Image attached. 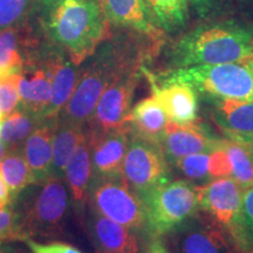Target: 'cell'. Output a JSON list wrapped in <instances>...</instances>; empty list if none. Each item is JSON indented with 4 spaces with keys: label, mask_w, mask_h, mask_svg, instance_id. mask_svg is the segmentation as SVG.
I'll return each instance as SVG.
<instances>
[{
    "label": "cell",
    "mask_w": 253,
    "mask_h": 253,
    "mask_svg": "<svg viewBox=\"0 0 253 253\" xmlns=\"http://www.w3.org/2000/svg\"><path fill=\"white\" fill-rule=\"evenodd\" d=\"M38 9L47 39L78 66L110 38V23L99 0H40Z\"/></svg>",
    "instance_id": "obj_1"
},
{
    "label": "cell",
    "mask_w": 253,
    "mask_h": 253,
    "mask_svg": "<svg viewBox=\"0 0 253 253\" xmlns=\"http://www.w3.org/2000/svg\"><path fill=\"white\" fill-rule=\"evenodd\" d=\"M145 54L137 43L128 39H107L90 56L74 93L58 119L87 126L104 89L123 69L142 63Z\"/></svg>",
    "instance_id": "obj_2"
},
{
    "label": "cell",
    "mask_w": 253,
    "mask_h": 253,
    "mask_svg": "<svg viewBox=\"0 0 253 253\" xmlns=\"http://www.w3.org/2000/svg\"><path fill=\"white\" fill-rule=\"evenodd\" d=\"M20 240L56 238L65 233L71 197L62 178L32 183L11 202Z\"/></svg>",
    "instance_id": "obj_3"
},
{
    "label": "cell",
    "mask_w": 253,
    "mask_h": 253,
    "mask_svg": "<svg viewBox=\"0 0 253 253\" xmlns=\"http://www.w3.org/2000/svg\"><path fill=\"white\" fill-rule=\"evenodd\" d=\"M253 60V33L238 26L216 25L185 34L172 47L175 68L248 62Z\"/></svg>",
    "instance_id": "obj_4"
},
{
    "label": "cell",
    "mask_w": 253,
    "mask_h": 253,
    "mask_svg": "<svg viewBox=\"0 0 253 253\" xmlns=\"http://www.w3.org/2000/svg\"><path fill=\"white\" fill-rule=\"evenodd\" d=\"M243 188L231 177L198 185V213L225 237L236 253L252 251L242 212Z\"/></svg>",
    "instance_id": "obj_5"
},
{
    "label": "cell",
    "mask_w": 253,
    "mask_h": 253,
    "mask_svg": "<svg viewBox=\"0 0 253 253\" xmlns=\"http://www.w3.org/2000/svg\"><path fill=\"white\" fill-rule=\"evenodd\" d=\"M155 79L189 84L196 91L209 94L214 99L253 102V60L176 68Z\"/></svg>",
    "instance_id": "obj_6"
},
{
    "label": "cell",
    "mask_w": 253,
    "mask_h": 253,
    "mask_svg": "<svg viewBox=\"0 0 253 253\" xmlns=\"http://www.w3.org/2000/svg\"><path fill=\"white\" fill-rule=\"evenodd\" d=\"M145 230L154 238L172 232L198 213V185L189 181H170L143 201Z\"/></svg>",
    "instance_id": "obj_7"
},
{
    "label": "cell",
    "mask_w": 253,
    "mask_h": 253,
    "mask_svg": "<svg viewBox=\"0 0 253 253\" xmlns=\"http://www.w3.org/2000/svg\"><path fill=\"white\" fill-rule=\"evenodd\" d=\"M122 175L141 201L171 178L169 162L161 145L134 134H130Z\"/></svg>",
    "instance_id": "obj_8"
},
{
    "label": "cell",
    "mask_w": 253,
    "mask_h": 253,
    "mask_svg": "<svg viewBox=\"0 0 253 253\" xmlns=\"http://www.w3.org/2000/svg\"><path fill=\"white\" fill-rule=\"evenodd\" d=\"M88 207L131 231L145 229L147 217L143 202L123 176L91 182Z\"/></svg>",
    "instance_id": "obj_9"
},
{
    "label": "cell",
    "mask_w": 253,
    "mask_h": 253,
    "mask_svg": "<svg viewBox=\"0 0 253 253\" xmlns=\"http://www.w3.org/2000/svg\"><path fill=\"white\" fill-rule=\"evenodd\" d=\"M141 72L142 63L129 66L104 89L87 123L91 134H104L126 126Z\"/></svg>",
    "instance_id": "obj_10"
},
{
    "label": "cell",
    "mask_w": 253,
    "mask_h": 253,
    "mask_svg": "<svg viewBox=\"0 0 253 253\" xmlns=\"http://www.w3.org/2000/svg\"><path fill=\"white\" fill-rule=\"evenodd\" d=\"M89 135L91 182L123 176V161L130 142L128 126L104 134L94 135L89 131Z\"/></svg>",
    "instance_id": "obj_11"
},
{
    "label": "cell",
    "mask_w": 253,
    "mask_h": 253,
    "mask_svg": "<svg viewBox=\"0 0 253 253\" xmlns=\"http://www.w3.org/2000/svg\"><path fill=\"white\" fill-rule=\"evenodd\" d=\"M219 142L220 138L209 134L202 125L169 122L160 145L170 164L188 155L211 153L219 147Z\"/></svg>",
    "instance_id": "obj_12"
},
{
    "label": "cell",
    "mask_w": 253,
    "mask_h": 253,
    "mask_svg": "<svg viewBox=\"0 0 253 253\" xmlns=\"http://www.w3.org/2000/svg\"><path fill=\"white\" fill-rule=\"evenodd\" d=\"M18 108L45 120V113L52 99V77L47 66L38 58L24 63L19 82Z\"/></svg>",
    "instance_id": "obj_13"
},
{
    "label": "cell",
    "mask_w": 253,
    "mask_h": 253,
    "mask_svg": "<svg viewBox=\"0 0 253 253\" xmlns=\"http://www.w3.org/2000/svg\"><path fill=\"white\" fill-rule=\"evenodd\" d=\"M142 71L149 78L151 96L158 101L170 122L185 125L196 122L198 118L197 93L191 86L179 82L158 81L149 72Z\"/></svg>",
    "instance_id": "obj_14"
},
{
    "label": "cell",
    "mask_w": 253,
    "mask_h": 253,
    "mask_svg": "<svg viewBox=\"0 0 253 253\" xmlns=\"http://www.w3.org/2000/svg\"><path fill=\"white\" fill-rule=\"evenodd\" d=\"M88 235L96 253H137L138 242L131 230L88 207L84 213Z\"/></svg>",
    "instance_id": "obj_15"
},
{
    "label": "cell",
    "mask_w": 253,
    "mask_h": 253,
    "mask_svg": "<svg viewBox=\"0 0 253 253\" xmlns=\"http://www.w3.org/2000/svg\"><path fill=\"white\" fill-rule=\"evenodd\" d=\"M101 7L110 24L129 28L160 45L163 31L151 20L143 0H99Z\"/></svg>",
    "instance_id": "obj_16"
},
{
    "label": "cell",
    "mask_w": 253,
    "mask_h": 253,
    "mask_svg": "<svg viewBox=\"0 0 253 253\" xmlns=\"http://www.w3.org/2000/svg\"><path fill=\"white\" fill-rule=\"evenodd\" d=\"M63 179L67 185L73 210L79 218H84L91 183L90 135L88 126L86 136L66 168Z\"/></svg>",
    "instance_id": "obj_17"
},
{
    "label": "cell",
    "mask_w": 253,
    "mask_h": 253,
    "mask_svg": "<svg viewBox=\"0 0 253 253\" xmlns=\"http://www.w3.org/2000/svg\"><path fill=\"white\" fill-rule=\"evenodd\" d=\"M190 220V219H189ZM186 220L176 231V253H224L229 248L225 237L217 227L211 225L201 214L197 213Z\"/></svg>",
    "instance_id": "obj_18"
},
{
    "label": "cell",
    "mask_w": 253,
    "mask_h": 253,
    "mask_svg": "<svg viewBox=\"0 0 253 253\" xmlns=\"http://www.w3.org/2000/svg\"><path fill=\"white\" fill-rule=\"evenodd\" d=\"M54 126L55 120L41 125L32 132L21 148L34 183H41L52 177Z\"/></svg>",
    "instance_id": "obj_19"
},
{
    "label": "cell",
    "mask_w": 253,
    "mask_h": 253,
    "mask_svg": "<svg viewBox=\"0 0 253 253\" xmlns=\"http://www.w3.org/2000/svg\"><path fill=\"white\" fill-rule=\"evenodd\" d=\"M170 120L154 96L147 97L131 108L126 126L130 134L161 143Z\"/></svg>",
    "instance_id": "obj_20"
},
{
    "label": "cell",
    "mask_w": 253,
    "mask_h": 253,
    "mask_svg": "<svg viewBox=\"0 0 253 253\" xmlns=\"http://www.w3.org/2000/svg\"><path fill=\"white\" fill-rule=\"evenodd\" d=\"M87 132V126L63 121L56 118L53 131V163L52 176L62 178L69 161L84 140Z\"/></svg>",
    "instance_id": "obj_21"
},
{
    "label": "cell",
    "mask_w": 253,
    "mask_h": 253,
    "mask_svg": "<svg viewBox=\"0 0 253 253\" xmlns=\"http://www.w3.org/2000/svg\"><path fill=\"white\" fill-rule=\"evenodd\" d=\"M213 120L221 132L253 134V102L217 99Z\"/></svg>",
    "instance_id": "obj_22"
},
{
    "label": "cell",
    "mask_w": 253,
    "mask_h": 253,
    "mask_svg": "<svg viewBox=\"0 0 253 253\" xmlns=\"http://www.w3.org/2000/svg\"><path fill=\"white\" fill-rule=\"evenodd\" d=\"M45 122L47 121H43L33 114L20 108L15 109L2 120L0 126V141L4 143L7 151L21 150L25 141L30 137L32 132Z\"/></svg>",
    "instance_id": "obj_23"
},
{
    "label": "cell",
    "mask_w": 253,
    "mask_h": 253,
    "mask_svg": "<svg viewBox=\"0 0 253 253\" xmlns=\"http://www.w3.org/2000/svg\"><path fill=\"white\" fill-rule=\"evenodd\" d=\"M151 20L162 31L182 27L188 18L189 0H143Z\"/></svg>",
    "instance_id": "obj_24"
},
{
    "label": "cell",
    "mask_w": 253,
    "mask_h": 253,
    "mask_svg": "<svg viewBox=\"0 0 253 253\" xmlns=\"http://www.w3.org/2000/svg\"><path fill=\"white\" fill-rule=\"evenodd\" d=\"M0 173L6 183L12 201L28 185L34 183L21 150H8L5 154L0 161Z\"/></svg>",
    "instance_id": "obj_25"
},
{
    "label": "cell",
    "mask_w": 253,
    "mask_h": 253,
    "mask_svg": "<svg viewBox=\"0 0 253 253\" xmlns=\"http://www.w3.org/2000/svg\"><path fill=\"white\" fill-rule=\"evenodd\" d=\"M220 147L229 156L231 178L238 183L243 190L253 186V164L245 148L227 137L220 138Z\"/></svg>",
    "instance_id": "obj_26"
},
{
    "label": "cell",
    "mask_w": 253,
    "mask_h": 253,
    "mask_svg": "<svg viewBox=\"0 0 253 253\" xmlns=\"http://www.w3.org/2000/svg\"><path fill=\"white\" fill-rule=\"evenodd\" d=\"M24 68L23 49L19 47L15 27L0 31V73L2 75L21 73Z\"/></svg>",
    "instance_id": "obj_27"
},
{
    "label": "cell",
    "mask_w": 253,
    "mask_h": 253,
    "mask_svg": "<svg viewBox=\"0 0 253 253\" xmlns=\"http://www.w3.org/2000/svg\"><path fill=\"white\" fill-rule=\"evenodd\" d=\"M175 167L182 175H184L190 181H199L205 183L212 181L210 175V153H198L188 155L170 163Z\"/></svg>",
    "instance_id": "obj_28"
},
{
    "label": "cell",
    "mask_w": 253,
    "mask_h": 253,
    "mask_svg": "<svg viewBox=\"0 0 253 253\" xmlns=\"http://www.w3.org/2000/svg\"><path fill=\"white\" fill-rule=\"evenodd\" d=\"M21 73L0 77V116L5 119L19 106V82Z\"/></svg>",
    "instance_id": "obj_29"
},
{
    "label": "cell",
    "mask_w": 253,
    "mask_h": 253,
    "mask_svg": "<svg viewBox=\"0 0 253 253\" xmlns=\"http://www.w3.org/2000/svg\"><path fill=\"white\" fill-rule=\"evenodd\" d=\"M30 0H0V31L14 27L26 14Z\"/></svg>",
    "instance_id": "obj_30"
},
{
    "label": "cell",
    "mask_w": 253,
    "mask_h": 253,
    "mask_svg": "<svg viewBox=\"0 0 253 253\" xmlns=\"http://www.w3.org/2000/svg\"><path fill=\"white\" fill-rule=\"evenodd\" d=\"M20 240L17 221L11 204L0 209V246L6 243Z\"/></svg>",
    "instance_id": "obj_31"
},
{
    "label": "cell",
    "mask_w": 253,
    "mask_h": 253,
    "mask_svg": "<svg viewBox=\"0 0 253 253\" xmlns=\"http://www.w3.org/2000/svg\"><path fill=\"white\" fill-rule=\"evenodd\" d=\"M209 169H210V175L212 179L221 178V177H231V163L229 156L225 153V150L220 147L210 153V164H209Z\"/></svg>",
    "instance_id": "obj_32"
},
{
    "label": "cell",
    "mask_w": 253,
    "mask_h": 253,
    "mask_svg": "<svg viewBox=\"0 0 253 253\" xmlns=\"http://www.w3.org/2000/svg\"><path fill=\"white\" fill-rule=\"evenodd\" d=\"M24 243L31 253H82L75 246L62 242L40 243L33 239H25Z\"/></svg>",
    "instance_id": "obj_33"
},
{
    "label": "cell",
    "mask_w": 253,
    "mask_h": 253,
    "mask_svg": "<svg viewBox=\"0 0 253 253\" xmlns=\"http://www.w3.org/2000/svg\"><path fill=\"white\" fill-rule=\"evenodd\" d=\"M242 212L246 236L253 251V186L243 190Z\"/></svg>",
    "instance_id": "obj_34"
},
{
    "label": "cell",
    "mask_w": 253,
    "mask_h": 253,
    "mask_svg": "<svg viewBox=\"0 0 253 253\" xmlns=\"http://www.w3.org/2000/svg\"><path fill=\"white\" fill-rule=\"evenodd\" d=\"M11 195H9L6 183L4 181V178H2L1 173H0V209L8 207V205L11 204Z\"/></svg>",
    "instance_id": "obj_35"
},
{
    "label": "cell",
    "mask_w": 253,
    "mask_h": 253,
    "mask_svg": "<svg viewBox=\"0 0 253 253\" xmlns=\"http://www.w3.org/2000/svg\"><path fill=\"white\" fill-rule=\"evenodd\" d=\"M225 137L236 142H244V143L253 145V134H235V132H223Z\"/></svg>",
    "instance_id": "obj_36"
},
{
    "label": "cell",
    "mask_w": 253,
    "mask_h": 253,
    "mask_svg": "<svg viewBox=\"0 0 253 253\" xmlns=\"http://www.w3.org/2000/svg\"><path fill=\"white\" fill-rule=\"evenodd\" d=\"M145 253H170L168 251L167 246L160 238H155L149 245Z\"/></svg>",
    "instance_id": "obj_37"
},
{
    "label": "cell",
    "mask_w": 253,
    "mask_h": 253,
    "mask_svg": "<svg viewBox=\"0 0 253 253\" xmlns=\"http://www.w3.org/2000/svg\"><path fill=\"white\" fill-rule=\"evenodd\" d=\"M0 252L1 253H28L26 250L21 248V246L12 244V242L6 243V244H2L0 246Z\"/></svg>",
    "instance_id": "obj_38"
},
{
    "label": "cell",
    "mask_w": 253,
    "mask_h": 253,
    "mask_svg": "<svg viewBox=\"0 0 253 253\" xmlns=\"http://www.w3.org/2000/svg\"><path fill=\"white\" fill-rule=\"evenodd\" d=\"M189 1L195 6V8L197 9L198 12L205 13L209 9V7H210L212 0H189Z\"/></svg>",
    "instance_id": "obj_39"
},
{
    "label": "cell",
    "mask_w": 253,
    "mask_h": 253,
    "mask_svg": "<svg viewBox=\"0 0 253 253\" xmlns=\"http://www.w3.org/2000/svg\"><path fill=\"white\" fill-rule=\"evenodd\" d=\"M238 143H240V144L243 145V147L245 148L246 151H248L249 155H250V158H251L252 164H253V145L248 144V143H244V142H238Z\"/></svg>",
    "instance_id": "obj_40"
},
{
    "label": "cell",
    "mask_w": 253,
    "mask_h": 253,
    "mask_svg": "<svg viewBox=\"0 0 253 253\" xmlns=\"http://www.w3.org/2000/svg\"><path fill=\"white\" fill-rule=\"evenodd\" d=\"M6 153H7V149H6V147L4 145V143H2V142L0 141V161L2 160V157L5 156Z\"/></svg>",
    "instance_id": "obj_41"
},
{
    "label": "cell",
    "mask_w": 253,
    "mask_h": 253,
    "mask_svg": "<svg viewBox=\"0 0 253 253\" xmlns=\"http://www.w3.org/2000/svg\"><path fill=\"white\" fill-rule=\"evenodd\" d=\"M2 120H4V119H2L1 116H0V126H1V122H2Z\"/></svg>",
    "instance_id": "obj_42"
},
{
    "label": "cell",
    "mask_w": 253,
    "mask_h": 253,
    "mask_svg": "<svg viewBox=\"0 0 253 253\" xmlns=\"http://www.w3.org/2000/svg\"><path fill=\"white\" fill-rule=\"evenodd\" d=\"M1 75H2V74H1V73H0V77H1Z\"/></svg>",
    "instance_id": "obj_43"
},
{
    "label": "cell",
    "mask_w": 253,
    "mask_h": 253,
    "mask_svg": "<svg viewBox=\"0 0 253 253\" xmlns=\"http://www.w3.org/2000/svg\"><path fill=\"white\" fill-rule=\"evenodd\" d=\"M249 253H253V251H251V252H249Z\"/></svg>",
    "instance_id": "obj_44"
},
{
    "label": "cell",
    "mask_w": 253,
    "mask_h": 253,
    "mask_svg": "<svg viewBox=\"0 0 253 253\" xmlns=\"http://www.w3.org/2000/svg\"><path fill=\"white\" fill-rule=\"evenodd\" d=\"M0 253H1V252H0Z\"/></svg>",
    "instance_id": "obj_45"
}]
</instances>
